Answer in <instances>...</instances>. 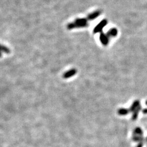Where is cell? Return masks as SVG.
Masks as SVG:
<instances>
[{"label":"cell","instance_id":"obj_1","mask_svg":"<svg viewBox=\"0 0 147 147\" xmlns=\"http://www.w3.org/2000/svg\"><path fill=\"white\" fill-rule=\"evenodd\" d=\"M87 19H77L74 23H69L68 25V28L69 29H73L74 28L78 27H86L88 26V23H87Z\"/></svg>","mask_w":147,"mask_h":147},{"label":"cell","instance_id":"obj_2","mask_svg":"<svg viewBox=\"0 0 147 147\" xmlns=\"http://www.w3.org/2000/svg\"><path fill=\"white\" fill-rule=\"evenodd\" d=\"M107 20L106 19H104L102 20L101 22H100V23L98 25L95 26L94 29H93V33L95 34L97 33H99V32H102L103 28L107 25Z\"/></svg>","mask_w":147,"mask_h":147},{"label":"cell","instance_id":"obj_3","mask_svg":"<svg viewBox=\"0 0 147 147\" xmlns=\"http://www.w3.org/2000/svg\"><path fill=\"white\" fill-rule=\"evenodd\" d=\"M100 40L102 44V45L106 46L109 43V38L107 36L106 34L103 33L102 32H101L100 34Z\"/></svg>","mask_w":147,"mask_h":147},{"label":"cell","instance_id":"obj_4","mask_svg":"<svg viewBox=\"0 0 147 147\" xmlns=\"http://www.w3.org/2000/svg\"><path fill=\"white\" fill-rule=\"evenodd\" d=\"M101 12L100 10H96L95 11H94L93 13L88 15L87 19L88 20H93L96 19V17H98L101 14Z\"/></svg>","mask_w":147,"mask_h":147},{"label":"cell","instance_id":"obj_5","mask_svg":"<svg viewBox=\"0 0 147 147\" xmlns=\"http://www.w3.org/2000/svg\"><path fill=\"white\" fill-rule=\"evenodd\" d=\"M76 73H77V70L75 69H72L71 70H69V71L67 72L64 74L63 75V77L64 78H68L72 77L73 76L75 75Z\"/></svg>","mask_w":147,"mask_h":147},{"label":"cell","instance_id":"obj_6","mask_svg":"<svg viewBox=\"0 0 147 147\" xmlns=\"http://www.w3.org/2000/svg\"><path fill=\"white\" fill-rule=\"evenodd\" d=\"M106 34L107 35V36L109 38L111 37H115L118 34L117 29L116 28H111L107 32V33Z\"/></svg>","mask_w":147,"mask_h":147},{"label":"cell","instance_id":"obj_7","mask_svg":"<svg viewBox=\"0 0 147 147\" xmlns=\"http://www.w3.org/2000/svg\"><path fill=\"white\" fill-rule=\"evenodd\" d=\"M141 109H142V107H141V106L140 105L135 110V111L133 112V114H132V116L131 118L132 120H134H134H136L137 119L138 116H139V112L141 111Z\"/></svg>","mask_w":147,"mask_h":147},{"label":"cell","instance_id":"obj_8","mask_svg":"<svg viewBox=\"0 0 147 147\" xmlns=\"http://www.w3.org/2000/svg\"><path fill=\"white\" fill-rule=\"evenodd\" d=\"M140 105V101L138 100H135L133 103H132V104L131 105L130 109H129V110H130V112H134L135 110H136Z\"/></svg>","mask_w":147,"mask_h":147},{"label":"cell","instance_id":"obj_9","mask_svg":"<svg viewBox=\"0 0 147 147\" xmlns=\"http://www.w3.org/2000/svg\"><path fill=\"white\" fill-rule=\"evenodd\" d=\"M118 114L120 116H125L127 115L130 112L129 109H127V108H121L118 110Z\"/></svg>","mask_w":147,"mask_h":147},{"label":"cell","instance_id":"obj_10","mask_svg":"<svg viewBox=\"0 0 147 147\" xmlns=\"http://www.w3.org/2000/svg\"><path fill=\"white\" fill-rule=\"evenodd\" d=\"M132 140L135 142H143L144 139L142 136H138V135H133L132 136Z\"/></svg>","mask_w":147,"mask_h":147},{"label":"cell","instance_id":"obj_11","mask_svg":"<svg viewBox=\"0 0 147 147\" xmlns=\"http://www.w3.org/2000/svg\"><path fill=\"white\" fill-rule=\"evenodd\" d=\"M143 131L141 128L137 127L135 129L133 132V135H138V136H142L143 135Z\"/></svg>","mask_w":147,"mask_h":147},{"label":"cell","instance_id":"obj_12","mask_svg":"<svg viewBox=\"0 0 147 147\" xmlns=\"http://www.w3.org/2000/svg\"><path fill=\"white\" fill-rule=\"evenodd\" d=\"M0 51H1V52L3 51V52H6V53L10 52L9 50L7 48H6V47H5L3 45H0Z\"/></svg>","mask_w":147,"mask_h":147},{"label":"cell","instance_id":"obj_13","mask_svg":"<svg viewBox=\"0 0 147 147\" xmlns=\"http://www.w3.org/2000/svg\"><path fill=\"white\" fill-rule=\"evenodd\" d=\"M143 142H140L136 147H143Z\"/></svg>","mask_w":147,"mask_h":147},{"label":"cell","instance_id":"obj_14","mask_svg":"<svg viewBox=\"0 0 147 147\" xmlns=\"http://www.w3.org/2000/svg\"><path fill=\"white\" fill-rule=\"evenodd\" d=\"M142 112L144 114H147V108H145L142 110Z\"/></svg>","mask_w":147,"mask_h":147},{"label":"cell","instance_id":"obj_15","mask_svg":"<svg viewBox=\"0 0 147 147\" xmlns=\"http://www.w3.org/2000/svg\"><path fill=\"white\" fill-rule=\"evenodd\" d=\"M1 51H0V57H1Z\"/></svg>","mask_w":147,"mask_h":147},{"label":"cell","instance_id":"obj_16","mask_svg":"<svg viewBox=\"0 0 147 147\" xmlns=\"http://www.w3.org/2000/svg\"><path fill=\"white\" fill-rule=\"evenodd\" d=\"M146 104L147 105V100L146 101Z\"/></svg>","mask_w":147,"mask_h":147},{"label":"cell","instance_id":"obj_17","mask_svg":"<svg viewBox=\"0 0 147 147\" xmlns=\"http://www.w3.org/2000/svg\"></svg>","mask_w":147,"mask_h":147}]
</instances>
